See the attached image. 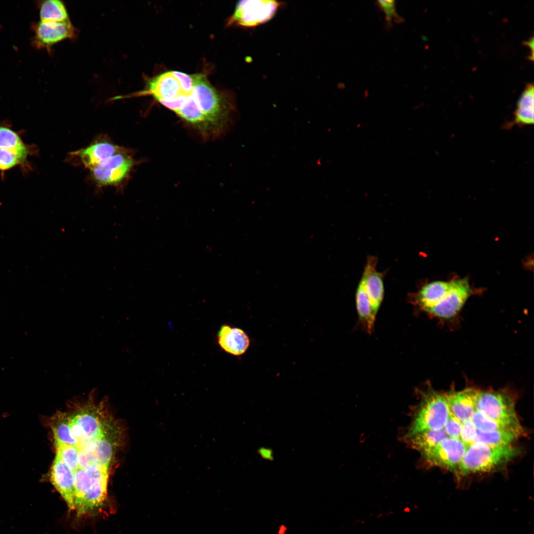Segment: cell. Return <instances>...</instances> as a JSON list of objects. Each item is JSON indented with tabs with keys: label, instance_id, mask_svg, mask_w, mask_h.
<instances>
[{
	"label": "cell",
	"instance_id": "obj_12",
	"mask_svg": "<svg viewBox=\"0 0 534 534\" xmlns=\"http://www.w3.org/2000/svg\"><path fill=\"white\" fill-rule=\"evenodd\" d=\"M377 262L375 257H368L360 280L369 299L373 311L376 314L383 300L384 293L383 276L376 268Z\"/></svg>",
	"mask_w": 534,
	"mask_h": 534
},
{
	"label": "cell",
	"instance_id": "obj_14",
	"mask_svg": "<svg viewBox=\"0 0 534 534\" xmlns=\"http://www.w3.org/2000/svg\"><path fill=\"white\" fill-rule=\"evenodd\" d=\"M218 342L225 352L235 356L244 354L250 346V339L242 329L222 325L218 333Z\"/></svg>",
	"mask_w": 534,
	"mask_h": 534
},
{
	"label": "cell",
	"instance_id": "obj_25",
	"mask_svg": "<svg viewBox=\"0 0 534 534\" xmlns=\"http://www.w3.org/2000/svg\"><path fill=\"white\" fill-rule=\"evenodd\" d=\"M477 429L471 419L462 423L460 439L467 447L474 443Z\"/></svg>",
	"mask_w": 534,
	"mask_h": 534
},
{
	"label": "cell",
	"instance_id": "obj_11",
	"mask_svg": "<svg viewBox=\"0 0 534 534\" xmlns=\"http://www.w3.org/2000/svg\"><path fill=\"white\" fill-rule=\"evenodd\" d=\"M479 390L467 388L461 391H450L446 394L449 412L461 422L470 420L477 410L476 400Z\"/></svg>",
	"mask_w": 534,
	"mask_h": 534
},
{
	"label": "cell",
	"instance_id": "obj_15",
	"mask_svg": "<svg viewBox=\"0 0 534 534\" xmlns=\"http://www.w3.org/2000/svg\"><path fill=\"white\" fill-rule=\"evenodd\" d=\"M0 148L27 158L38 152L37 147L25 143L21 132L14 130L7 121H0Z\"/></svg>",
	"mask_w": 534,
	"mask_h": 534
},
{
	"label": "cell",
	"instance_id": "obj_16",
	"mask_svg": "<svg viewBox=\"0 0 534 534\" xmlns=\"http://www.w3.org/2000/svg\"><path fill=\"white\" fill-rule=\"evenodd\" d=\"M449 281H434L424 285L415 294L413 302L420 310L427 312L442 299L448 289Z\"/></svg>",
	"mask_w": 534,
	"mask_h": 534
},
{
	"label": "cell",
	"instance_id": "obj_22",
	"mask_svg": "<svg viewBox=\"0 0 534 534\" xmlns=\"http://www.w3.org/2000/svg\"><path fill=\"white\" fill-rule=\"evenodd\" d=\"M471 420L477 430L482 432H492L506 428L477 410L472 416Z\"/></svg>",
	"mask_w": 534,
	"mask_h": 534
},
{
	"label": "cell",
	"instance_id": "obj_26",
	"mask_svg": "<svg viewBox=\"0 0 534 534\" xmlns=\"http://www.w3.org/2000/svg\"><path fill=\"white\" fill-rule=\"evenodd\" d=\"M462 423L449 412L448 419L444 427L447 437L460 439Z\"/></svg>",
	"mask_w": 534,
	"mask_h": 534
},
{
	"label": "cell",
	"instance_id": "obj_2",
	"mask_svg": "<svg viewBox=\"0 0 534 534\" xmlns=\"http://www.w3.org/2000/svg\"><path fill=\"white\" fill-rule=\"evenodd\" d=\"M518 452L511 445H491L474 443L467 447L458 469L463 476L490 471L507 463Z\"/></svg>",
	"mask_w": 534,
	"mask_h": 534
},
{
	"label": "cell",
	"instance_id": "obj_9",
	"mask_svg": "<svg viewBox=\"0 0 534 534\" xmlns=\"http://www.w3.org/2000/svg\"><path fill=\"white\" fill-rule=\"evenodd\" d=\"M122 148L108 138H99L87 147L71 152L70 157L89 170L113 156Z\"/></svg>",
	"mask_w": 534,
	"mask_h": 534
},
{
	"label": "cell",
	"instance_id": "obj_20",
	"mask_svg": "<svg viewBox=\"0 0 534 534\" xmlns=\"http://www.w3.org/2000/svg\"><path fill=\"white\" fill-rule=\"evenodd\" d=\"M42 21L63 22L70 20L66 6L59 0H46L39 4Z\"/></svg>",
	"mask_w": 534,
	"mask_h": 534
},
{
	"label": "cell",
	"instance_id": "obj_18",
	"mask_svg": "<svg viewBox=\"0 0 534 534\" xmlns=\"http://www.w3.org/2000/svg\"><path fill=\"white\" fill-rule=\"evenodd\" d=\"M446 437L447 436L443 428L438 430L424 431L405 439L412 447L423 455Z\"/></svg>",
	"mask_w": 534,
	"mask_h": 534
},
{
	"label": "cell",
	"instance_id": "obj_24",
	"mask_svg": "<svg viewBox=\"0 0 534 534\" xmlns=\"http://www.w3.org/2000/svg\"><path fill=\"white\" fill-rule=\"evenodd\" d=\"M534 108H517L514 112V124L524 126L534 123Z\"/></svg>",
	"mask_w": 534,
	"mask_h": 534
},
{
	"label": "cell",
	"instance_id": "obj_8",
	"mask_svg": "<svg viewBox=\"0 0 534 534\" xmlns=\"http://www.w3.org/2000/svg\"><path fill=\"white\" fill-rule=\"evenodd\" d=\"M32 44L36 48L49 49L63 40L75 37V29L70 20L63 22L40 21L32 25Z\"/></svg>",
	"mask_w": 534,
	"mask_h": 534
},
{
	"label": "cell",
	"instance_id": "obj_13",
	"mask_svg": "<svg viewBox=\"0 0 534 534\" xmlns=\"http://www.w3.org/2000/svg\"><path fill=\"white\" fill-rule=\"evenodd\" d=\"M51 484L71 510H75L74 478L71 471L55 456L50 472Z\"/></svg>",
	"mask_w": 534,
	"mask_h": 534
},
{
	"label": "cell",
	"instance_id": "obj_1",
	"mask_svg": "<svg viewBox=\"0 0 534 534\" xmlns=\"http://www.w3.org/2000/svg\"><path fill=\"white\" fill-rule=\"evenodd\" d=\"M449 413L446 394L428 388L421 392L420 401L413 414L405 438L424 431L443 428Z\"/></svg>",
	"mask_w": 534,
	"mask_h": 534
},
{
	"label": "cell",
	"instance_id": "obj_19",
	"mask_svg": "<svg viewBox=\"0 0 534 534\" xmlns=\"http://www.w3.org/2000/svg\"><path fill=\"white\" fill-rule=\"evenodd\" d=\"M356 297L358 316L370 333L373 329L376 314L373 311L369 299L361 281H360L357 286Z\"/></svg>",
	"mask_w": 534,
	"mask_h": 534
},
{
	"label": "cell",
	"instance_id": "obj_23",
	"mask_svg": "<svg viewBox=\"0 0 534 534\" xmlns=\"http://www.w3.org/2000/svg\"><path fill=\"white\" fill-rule=\"evenodd\" d=\"M376 5L384 13L385 19L388 24L392 22H400V17L398 15L394 0H378Z\"/></svg>",
	"mask_w": 534,
	"mask_h": 534
},
{
	"label": "cell",
	"instance_id": "obj_7",
	"mask_svg": "<svg viewBox=\"0 0 534 534\" xmlns=\"http://www.w3.org/2000/svg\"><path fill=\"white\" fill-rule=\"evenodd\" d=\"M466 448L460 439L447 437L423 455L431 465L457 471Z\"/></svg>",
	"mask_w": 534,
	"mask_h": 534
},
{
	"label": "cell",
	"instance_id": "obj_27",
	"mask_svg": "<svg viewBox=\"0 0 534 534\" xmlns=\"http://www.w3.org/2000/svg\"><path fill=\"white\" fill-rule=\"evenodd\" d=\"M534 90L533 84H528L517 102V108H534Z\"/></svg>",
	"mask_w": 534,
	"mask_h": 534
},
{
	"label": "cell",
	"instance_id": "obj_5",
	"mask_svg": "<svg viewBox=\"0 0 534 534\" xmlns=\"http://www.w3.org/2000/svg\"><path fill=\"white\" fill-rule=\"evenodd\" d=\"M135 164L131 153L123 147L89 171L91 178L98 186H115L128 178Z\"/></svg>",
	"mask_w": 534,
	"mask_h": 534
},
{
	"label": "cell",
	"instance_id": "obj_29",
	"mask_svg": "<svg viewBox=\"0 0 534 534\" xmlns=\"http://www.w3.org/2000/svg\"><path fill=\"white\" fill-rule=\"evenodd\" d=\"M286 529L284 526H281L278 532V534H285Z\"/></svg>",
	"mask_w": 534,
	"mask_h": 534
},
{
	"label": "cell",
	"instance_id": "obj_3",
	"mask_svg": "<svg viewBox=\"0 0 534 534\" xmlns=\"http://www.w3.org/2000/svg\"><path fill=\"white\" fill-rule=\"evenodd\" d=\"M476 409L504 427L522 432L517 417L514 400L510 393L504 390H479Z\"/></svg>",
	"mask_w": 534,
	"mask_h": 534
},
{
	"label": "cell",
	"instance_id": "obj_28",
	"mask_svg": "<svg viewBox=\"0 0 534 534\" xmlns=\"http://www.w3.org/2000/svg\"><path fill=\"white\" fill-rule=\"evenodd\" d=\"M172 72L178 81L183 92L187 94H190L193 86V75L177 71Z\"/></svg>",
	"mask_w": 534,
	"mask_h": 534
},
{
	"label": "cell",
	"instance_id": "obj_10",
	"mask_svg": "<svg viewBox=\"0 0 534 534\" xmlns=\"http://www.w3.org/2000/svg\"><path fill=\"white\" fill-rule=\"evenodd\" d=\"M184 94L185 93L177 78L172 71H168L150 79L143 91L129 96L151 95L160 102L172 99Z\"/></svg>",
	"mask_w": 534,
	"mask_h": 534
},
{
	"label": "cell",
	"instance_id": "obj_17",
	"mask_svg": "<svg viewBox=\"0 0 534 534\" xmlns=\"http://www.w3.org/2000/svg\"><path fill=\"white\" fill-rule=\"evenodd\" d=\"M521 432L510 428L482 432L477 430L474 443H481L491 445H508L517 439Z\"/></svg>",
	"mask_w": 534,
	"mask_h": 534
},
{
	"label": "cell",
	"instance_id": "obj_21",
	"mask_svg": "<svg viewBox=\"0 0 534 534\" xmlns=\"http://www.w3.org/2000/svg\"><path fill=\"white\" fill-rule=\"evenodd\" d=\"M27 157L11 151L0 148V172L3 175L6 172L19 167L24 173L32 170Z\"/></svg>",
	"mask_w": 534,
	"mask_h": 534
},
{
	"label": "cell",
	"instance_id": "obj_4",
	"mask_svg": "<svg viewBox=\"0 0 534 534\" xmlns=\"http://www.w3.org/2000/svg\"><path fill=\"white\" fill-rule=\"evenodd\" d=\"M285 5L284 2L274 0H240L236 4L227 24L244 28H255L271 20Z\"/></svg>",
	"mask_w": 534,
	"mask_h": 534
},
{
	"label": "cell",
	"instance_id": "obj_6",
	"mask_svg": "<svg viewBox=\"0 0 534 534\" xmlns=\"http://www.w3.org/2000/svg\"><path fill=\"white\" fill-rule=\"evenodd\" d=\"M449 287L441 300L426 313L431 316L449 319L456 316L474 293L467 278L449 281Z\"/></svg>",
	"mask_w": 534,
	"mask_h": 534
}]
</instances>
